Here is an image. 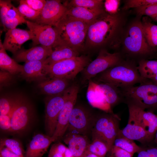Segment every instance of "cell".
<instances>
[{"label":"cell","mask_w":157,"mask_h":157,"mask_svg":"<svg viewBox=\"0 0 157 157\" xmlns=\"http://www.w3.org/2000/svg\"><path fill=\"white\" fill-rule=\"evenodd\" d=\"M118 15L106 13L89 24L88 28L85 48H97L109 42L113 38L119 26Z\"/></svg>","instance_id":"cell-1"},{"label":"cell","mask_w":157,"mask_h":157,"mask_svg":"<svg viewBox=\"0 0 157 157\" xmlns=\"http://www.w3.org/2000/svg\"><path fill=\"white\" fill-rule=\"evenodd\" d=\"M119 88L124 103L153 112L157 109V83L152 80L145 79L138 86Z\"/></svg>","instance_id":"cell-2"},{"label":"cell","mask_w":157,"mask_h":157,"mask_svg":"<svg viewBox=\"0 0 157 157\" xmlns=\"http://www.w3.org/2000/svg\"><path fill=\"white\" fill-rule=\"evenodd\" d=\"M89 24L65 14L55 26L59 33L58 45H65L79 52L84 50Z\"/></svg>","instance_id":"cell-3"},{"label":"cell","mask_w":157,"mask_h":157,"mask_svg":"<svg viewBox=\"0 0 157 157\" xmlns=\"http://www.w3.org/2000/svg\"><path fill=\"white\" fill-rule=\"evenodd\" d=\"M145 79L140 75L137 65L122 60L100 73L97 77L99 82L108 83L119 88L134 86Z\"/></svg>","instance_id":"cell-4"},{"label":"cell","mask_w":157,"mask_h":157,"mask_svg":"<svg viewBox=\"0 0 157 157\" xmlns=\"http://www.w3.org/2000/svg\"><path fill=\"white\" fill-rule=\"evenodd\" d=\"M90 63L89 57L81 56L64 60L56 63L45 65L43 72L49 78H58L71 80Z\"/></svg>","instance_id":"cell-5"},{"label":"cell","mask_w":157,"mask_h":157,"mask_svg":"<svg viewBox=\"0 0 157 157\" xmlns=\"http://www.w3.org/2000/svg\"><path fill=\"white\" fill-rule=\"evenodd\" d=\"M122 60L119 53H111L105 49H101L97 58L82 71V82L88 81L97 74L116 65Z\"/></svg>","instance_id":"cell-6"},{"label":"cell","mask_w":157,"mask_h":157,"mask_svg":"<svg viewBox=\"0 0 157 157\" xmlns=\"http://www.w3.org/2000/svg\"><path fill=\"white\" fill-rule=\"evenodd\" d=\"M125 49L133 55L147 56L151 53L145 38L141 22H134L129 28L124 40Z\"/></svg>","instance_id":"cell-7"},{"label":"cell","mask_w":157,"mask_h":157,"mask_svg":"<svg viewBox=\"0 0 157 157\" xmlns=\"http://www.w3.org/2000/svg\"><path fill=\"white\" fill-rule=\"evenodd\" d=\"M26 24L33 35V47L41 44L53 48L59 45V33L56 27L27 20Z\"/></svg>","instance_id":"cell-8"},{"label":"cell","mask_w":157,"mask_h":157,"mask_svg":"<svg viewBox=\"0 0 157 157\" xmlns=\"http://www.w3.org/2000/svg\"><path fill=\"white\" fill-rule=\"evenodd\" d=\"M129 117L128 123L143 128L153 140L157 130V115L131 104H127Z\"/></svg>","instance_id":"cell-9"},{"label":"cell","mask_w":157,"mask_h":157,"mask_svg":"<svg viewBox=\"0 0 157 157\" xmlns=\"http://www.w3.org/2000/svg\"><path fill=\"white\" fill-rule=\"evenodd\" d=\"M31 106L24 97L17 96L14 107L9 115L11 120V132H19L27 127L31 118Z\"/></svg>","instance_id":"cell-10"},{"label":"cell","mask_w":157,"mask_h":157,"mask_svg":"<svg viewBox=\"0 0 157 157\" xmlns=\"http://www.w3.org/2000/svg\"><path fill=\"white\" fill-rule=\"evenodd\" d=\"M68 88L62 93L49 96L45 103L46 129L47 135L52 137L55 130L59 113L63 108L68 94Z\"/></svg>","instance_id":"cell-11"},{"label":"cell","mask_w":157,"mask_h":157,"mask_svg":"<svg viewBox=\"0 0 157 157\" xmlns=\"http://www.w3.org/2000/svg\"><path fill=\"white\" fill-rule=\"evenodd\" d=\"M68 94L58 118L57 126L52 136L54 141L61 139L67 130L69 119L75 106L79 91L78 86L73 84L68 88Z\"/></svg>","instance_id":"cell-12"},{"label":"cell","mask_w":157,"mask_h":157,"mask_svg":"<svg viewBox=\"0 0 157 157\" xmlns=\"http://www.w3.org/2000/svg\"><path fill=\"white\" fill-rule=\"evenodd\" d=\"M94 120L87 109L81 106H74L70 116L67 130L68 132L85 135L92 129Z\"/></svg>","instance_id":"cell-13"},{"label":"cell","mask_w":157,"mask_h":157,"mask_svg":"<svg viewBox=\"0 0 157 157\" xmlns=\"http://www.w3.org/2000/svg\"><path fill=\"white\" fill-rule=\"evenodd\" d=\"M68 8L58 0H47L38 19V23L56 26L65 15Z\"/></svg>","instance_id":"cell-14"},{"label":"cell","mask_w":157,"mask_h":157,"mask_svg":"<svg viewBox=\"0 0 157 157\" xmlns=\"http://www.w3.org/2000/svg\"><path fill=\"white\" fill-rule=\"evenodd\" d=\"M0 16L1 24L6 31L16 28L19 25L26 24L27 21L21 16L17 8L10 0H0Z\"/></svg>","instance_id":"cell-15"},{"label":"cell","mask_w":157,"mask_h":157,"mask_svg":"<svg viewBox=\"0 0 157 157\" xmlns=\"http://www.w3.org/2000/svg\"><path fill=\"white\" fill-rule=\"evenodd\" d=\"M33 35L30 31L15 28L6 31L3 46L6 50L13 54L21 49L22 45L26 41L32 40Z\"/></svg>","instance_id":"cell-16"},{"label":"cell","mask_w":157,"mask_h":157,"mask_svg":"<svg viewBox=\"0 0 157 157\" xmlns=\"http://www.w3.org/2000/svg\"><path fill=\"white\" fill-rule=\"evenodd\" d=\"M53 51L52 48L41 45L27 49L21 48L13 54V58L17 62L45 60Z\"/></svg>","instance_id":"cell-17"},{"label":"cell","mask_w":157,"mask_h":157,"mask_svg":"<svg viewBox=\"0 0 157 157\" xmlns=\"http://www.w3.org/2000/svg\"><path fill=\"white\" fill-rule=\"evenodd\" d=\"M53 142L52 137L48 135L42 134L35 135L27 147L25 157H42Z\"/></svg>","instance_id":"cell-18"},{"label":"cell","mask_w":157,"mask_h":157,"mask_svg":"<svg viewBox=\"0 0 157 157\" xmlns=\"http://www.w3.org/2000/svg\"><path fill=\"white\" fill-rule=\"evenodd\" d=\"M86 97L88 101L92 107L107 113H113L99 88L97 83L91 79L88 81Z\"/></svg>","instance_id":"cell-19"},{"label":"cell","mask_w":157,"mask_h":157,"mask_svg":"<svg viewBox=\"0 0 157 157\" xmlns=\"http://www.w3.org/2000/svg\"><path fill=\"white\" fill-rule=\"evenodd\" d=\"M70 80L58 78H47L40 81L39 88L43 93L52 96L63 93L70 86Z\"/></svg>","instance_id":"cell-20"},{"label":"cell","mask_w":157,"mask_h":157,"mask_svg":"<svg viewBox=\"0 0 157 157\" xmlns=\"http://www.w3.org/2000/svg\"><path fill=\"white\" fill-rule=\"evenodd\" d=\"M45 60L25 63L23 65V71L20 73L22 77L28 81H41L46 79L47 76L43 72L44 66L45 65Z\"/></svg>","instance_id":"cell-21"},{"label":"cell","mask_w":157,"mask_h":157,"mask_svg":"<svg viewBox=\"0 0 157 157\" xmlns=\"http://www.w3.org/2000/svg\"><path fill=\"white\" fill-rule=\"evenodd\" d=\"M74 157H81L89 144L85 135L68 132L63 138Z\"/></svg>","instance_id":"cell-22"},{"label":"cell","mask_w":157,"mask_h":157,"mask_svg":"<svg viewBox=\"0 0 157 157\" xmlns=\"http://www.w3.org/2000/svg\"><path fill=\"white\" fill-rule=\"evenodd\" d=\"M119 120L117 115L114 113L113 114L108 122L103 127L98 137L95 138L105 141L108 145L109 151L120 130L119 125Z\"/></svg>","instance_id":"cell-23"},{"label":"cell","mask_w":157,"mask_h":157,"mask_svg":"<svg viewBox=\"0 0 157 157\" xmlns=\"http://www.w3.org/2000/svg\"><path fill=\"white\" fill-rule=\"evenodd\" d=\"M118 135L133 140H136L146 147L152 140L142 127L134 124L127 123L125 127L120 130Z\"/></svg>","instance_id":"cell-24"},{"label":"cell","mask_w":157,"mask_h":157,"mask_svg":"<svg viewBox=\"0 0 157 157\" xmlns=\"http://www.w3.org/2000/svg\"><path fill=\"white\" fill-rule=\"evenodd\" d=\"M105 13L104 9L94 10L77 6L68 8L66 15L89 24Z\"/></svg>","instance_id":"cell-25"},{"label":"cell","mask_w":157,"mask_h":157,"mask_svg":"<svg viewBox=\"0 0 157 157\" xmlns=\"http://www.w3.org/2000/svg\"><path fill=\"white\" fill-rule=\"evenodd\" d=\"M54 48L51 55L45 60V65L53 64L79 56V52L65 45H59Z\"/></svg>","instance_id":"cell-26"},{"label":"cell","mask_w":157,"mask_h":157,"mask_svg":"<svg viewBox=\"0 0 157 157\" xmlns=\"http://www.w3.org/2000/svg\"><path fill=\"white\" fill-rule=\"evenodd\" d=\"M97 83L111 109L119 104L124 103V99L119 88L107 83L99 82Z\"/></svg>","instance_id":"cell-27"},{"label":"cell","mask_w":157,"mask_h":157,"mask_svg":"<svg viewBox=\"0 0 157 157\" xmlns=\"http://www.w3.org/2000/svg\"><path fill=\"white\" fill-rule=\"evenodd\" d=\"M4 49L1 40L0 41V68L13 75L21 73L23 65L19 64L14 59L10 57Z\"/></svg>","instance_id":"cell-28"},{"label":"cell","mask_w":157,"mask_h":157,"mask_svg":"<svg viewBox=\"0 0 157 157\" xmlns=\"http://www.w3.org/2000/svg\"><path fill=\"white\" fill-rule=\"evenodd\" d=\"M144 35L151 47L157 46V25L153 24L148 17L144 16L141 22Z\"/></svg>","instance_id":"cell-29"},{"label":"cell","mask_w":157,"mask_h":157,"mask_svg":"<svg viewBox=\"0 0 157 157\" xmlns=\"http://www.w3.org/2000/svg\"><path fill=\"white\" fill-rule=\"evenodd\" d=\"M137 69L142 78L151 79L157 74V60H141L138 61Z\"/></svg>","instance_id":"cell-30"},{"label":"cell","mask_w":157,"mask_h":157,"mask_svg":"<svg viewBox=\"0 0 157 157\" xmlns=\"http://www.w3.org/2000/svg\"><path fill=\"white\" fill-rule=\"evenodd\" d=\"M64 3L68 8L78 6L94 10L104 9V1L101 0H71Z\"/></svg>","instance_id":"cell-31"},{"label":"cell","mask_w":157,"mask_h":157,"mask_svg":"<svg viewBox=\"0 0 157 157\" xmlns=\"http://www.w3.org/2000/svg\"><path fill=\"white\" fill-rule=\"evenodd\" d=\"M113 145L133 155L135 153H138L143 148L137 145L133 140L119 135L115 138Z\"/></svg>","instance_id":"cell-32"},{"label":"cell","mask_w":157,"mask_h":157,"mask_svg":"<svg viewBox=\"0 0 157 157\" xmlns=\"http://www.w3.org/2000/svg\"><path fill=\"white\" fill-rule=\"evenodd\" d=\"M92 142L89 144L86 150L99 157H105L109 151L107 143L97 138H92Z\"/></svg>","instance_id":"cell-33"},{"label":"cell","mask_w":157,"mask_h":157,"mask_svg":"<svg viewBox=\"0 0 157 157\" xmlns=\"http://www.w3.org/2000/svg\"><path fill=\"white\" fill-rule=\"evenodd\" d=\"M17 9L19 14L23 18L35 22L38 18L40 12L34 10L23 1H19V4Z\"/></svg>","instance_id":"cell-34"},{"label":"cell","mask_w":157,"mask_h":157,"mask_svg":"<svg viewBox=\"0 0 157 157\" xmlns=\"http://www.w3.org/2000/svg\"><path fill=\"white\" fill-rule=\"evenodd\" d=\"M0 145L7 148L15 154L22 157H24L23 151L20 142L17 140L11 138L1 139Z\"/></svg>","instance_id":"cell-35"},{"label":"cell","mask_w":157,"mask_h":157,"mask_svg":"<svg viewBox=\"0 0 157 157\" xmlns=\"http://www.w3.org/2000/svg\"><path fill=\"white\" fill-rule=\"evenodd\" d=\"M17 96H4L0 99V115H9L12 110Z\"/></svg>","instance_id":"cell-36"},{"label":"cell","mask_w":157,"mask_h":157,"mask_svg":"<svg viewBox=\"0 0 157 157\" xmlns=\"http://www.w3.org/2000/svg\"><path fill=\"white\" fill-rule=\"evenodd\" d=\"M157 4V0H129L127 1L124 7L126 10Z\"/></svg>","instance_id":"cell-37"},{"label":"cell","mask_w":157,"mask_h":157,"mask_svg":"<svg viewBox=\"0 0 157 157\" xmlns=\"http://www.w3.org/2000/svg\"><path fill=\"white\" fill-rule=\"evenodd\" d=\"M23 1L34 10L41 12L46 3L45 0H22Z\"/></svg>","instance_id":"cell-38"},{"label":"cell","mask_w":157,"mask_h":157,"mask_svg":"<svg viewBox=\"0 0 157 157\" xmlns=\"http://www.w3.org/2000/svg\"><path fill=\"white\" fill-rule=\"evenodd\" d=\"M112 157H133V155L124 149L113 145L108 152Z\"/></svg>","instance_id":"cell-39"},{"label":"cell","mask_w":157,"mask_h":157,"mask_svg":"<svg viewBox=\"0 0 157 157\" xmlns=\"http://www.w3.org/2000/svg\"><path fill=\"white\" fill-rule=\"evenodd\" d=\"M0 128L3 131L11 132V120L9 115H0Z\"/></svg>","instance_id":"cell-40"},{"label":"cell","mask_w":157,"mask_h":157,"mask_svg":"<svg viewBox=\"0 0 157 157\" xmlns=\"http://www.w3.org/2000/svg\"><path fill=\"white\" fill-rule=\"evenodd\" d=\"M118 0H106L104 3L105 9L109 14H115L118 7Z\"/></svg>","instance_id":"cell-41"},{"label":"cell","mask_w":157,"mask_h":157,"mask_svg":"<svg viewBox=\"0 0 157 157\" xmlns=\"http://www.w3.org/2000/svg\"><path fill=\"white\" fill-rule=\"evenodd\" d=\"M13 75L8 72L1 69L0 71V87L8 85L11 81Z\"/></svg>","instance_id":"cell-42"},{"label":"cell","mask_w":157,"mask_h":157,"mask_svg":"<svg viewBox=\"0 0 157 157\" xmlns=\"http://www.w3.org/2000/svg\"><path fill=\"white\" fill-rule=\"evenodd\" d=\"M0 157H22L11 151L6 147L0 145Z\"/></svg>","instance_id":"cell-43"},{"label":"cell","mask_w":157,"mask_h":157,"mask_svg":"<svg viewBox=\"0 0 157 157\" xmlns=\"http://www.w3.org/2000/svg\"><path fill=\"white\" fill-rule=\"evenodd\" d=\"M145 148L148 157H157V146L147 147Z\"/></svg>","instance_id":"cell-44"},{"label":"cell","mask_w":157,"mask_h":157,"mask_svg":"<svg viewBox=\"0 0 157 157\" xmlns=\"http://www.w3.org/2000/svg\"><path fill=\"white\" fill-rule=\"evenodd\" d=\"M48 157H64V154L50 148Z\"/></svg>","instance_id":"cell-45"},{"label":"cell","mask_w":157,"mask_h":157,"mask_svg":"<svg viewBox=\"0 0 157 157\" xmlns=\"http://www.w3.org/2000/svg\"><path fill=\"white\" fill-rule=\"evenodd\" d=\"M138 153L137 157H148L147 152L144 147Z\"/></svg>","instance_id":"cell-46"},{"label":"cell","mask_w":157,"mask_h":157,"mask_svg":"<svg viewBox=\"0 0 157 157\" xmlns=\"http://www.w3.org/2000/svg\"><path fill=\"white\" fill-rule=\"evenodd\" d=\"M81 157H99L96 155L86 150Z\"/></svg>","instance_id":"cell-47"},{"label":"cell","mask_w":157,"mask_h":157,"mask_svg":"<svg viewBox=\"0 0 157 157\" xmlns=\"http://www.w3.org/2000/svg\"><path fill=\"white\" fill-rule=\"evenodd\" d=\"M64 156L66 157H74L70 150L67 147L66 149Z\"/></svg>","instance_id":"cell-48"},{"label":"cell","mask_w":157,"mask_h":157,"mask_svg":"<svg viewBox=\"0 0 157 157\" xmlns=\"http://www.w3.org/2000/svg\"><path fill=\"white\" fill-rule=\"evenodd\" d=\"M151 79L157 83V74H156Z\"/></svg>","instance_id":"cell-49"},{"label":"cell","mask_w":157,"mask_h":157,"mask_svg":"<svg viewBox=\"0 0 157 157\" xmlns=\"http://www.w3.org/2000/svg\"><path fill=\"white\" fill-rule=\"evenodd\" d=\"M154 141L156 143V144L157 145V130L156 131V133L155 137H154Z\"/></svg>","instance_id":"cell-50"},{"label":"cell","mask_w":157,"mask_h":157,"mask_svg":"<svg viewBox=\"0 0 157 157\" xmlns=\"http://www.w3.org/2000/svg\"><path fill=\"white\" fill-rule=\"evenodd\" d=\"M108 157H112L110 155H109Z\"/></svg>","instance_id":"cell-51"},{"label":"cell","mask_w":157,"mask_h":157,"mask_svg":"<svg viewBox=\"0 0 157 157\" xmlns=\"http://www.w3.org/2000/svg\"><path fill=\"white\" fill-rule=\"evenodd\" d=\"M64 157H65V156H64Z\"/></svg>","instance_id":"cell-52"}]
</instances>
